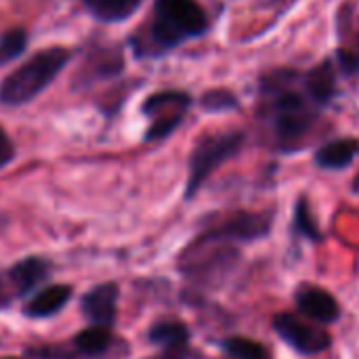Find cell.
<instances>
[{
	"label": "cell",
	"instance_id": "obj_1",
	"mask_svg": "<svg viewBox=\"0 0 359 359\" xmlns=\"http://www.w3.org/2000/svg\"><path fill=\"white\" fill-rule=\"evenodd\" d=\"M299 78V72L282 67L265 74L259 82L273 137L278 145L286 149H292L313 124L311 101L307 99V95L294 88V82Z\"/></svg>",
	"mask_w": 359,
	"mask_h": 359
},
{
	"label": "cell",
	"instance_id": "obj_2",
	"mask_svg": "<svg viewBox=\"0 0 359 359\" xmlns=\"http://www.w3.org/2000/svg\"><path fill=\"white\" fill-rule=\"evenodd\" d=\"M206 11L196 0H156L147 40L137 50L141 55H160L206 34Z\"/></svg>",
	"mask_w": 359,
	"mask_h": 359
},
{
	"label": "cell",
	"instance_id": "obj_3",
	"mask_svg": "<svg viewBox=\"0 0 359 359\" xmlns=\"http://www.w3.org/2000/svg\"><path fill=\"white\" fill-rule=\"evenodd\" d=\"M69 57V50L63 46H50L36 53L29 61H25L2 80L0 103L6 107H17L34 101L61 74Z\"/></svg>",
	"mask_w": 359,
	"mask_h": 359
},
{
	"label": "cell",
	"instance_id": "obj_4",
	"mask_svg": "<svg viewBox=\"0 0 359 359\" xmlns=\"http://www.w3.org/2000/svg\"><path fill=\"white\" fill-rule=\"evenodd\" d=\"M240 261V252L225 240L202 233L179 259V269L198 286H219L227 280Z\"/></svg>",
	"mask_w": 359,
	"mask_h": 359
},
{
	"label": "cell",
	"instance_id": "obj_5",
	"mask_svg": "<svg viewBox=\"0 0 359 359\" xmlns=\"http://www.w3.org/2000/svg\"><path fill=\"white\" fill-rule=\"evenodd\" d=\"M244 133L240 130H229V133H215L202 137L191 156H189V175H187V185H185V198L191 200L198 189L206 183V179L227 160L240 154L244 147Z\"/></svg>",
	"mask_w": 359,
	"mask_h": 359
},
{
	"label": "cell",
	"instance_id": "obj_6",
	"mask_svg": "<svg viewBox=\"0 0 359 359\" xmlns=\"http://www.w3.org/2000/svg\"><path fill=\"white\" fill-rule=\"evenodd\" d=\"M191 105V97L183 90H162L145 99L143 114L154 118L145 133V141H160L168 137L181 122Z\"/></svg>",
	"mask_w": 359,
	"mask_h": 359
},
{
	"label": "cell",
	"instance_id": "obj_7",
	"mask_svg": "<svg viewBox=\"0 0 359 359\" xmlns=\"http://www.w3.org/2000/svg\"><path fill=\"white\" fill-rule=\"evenodd\" d=\"M273 330L294 351L303 355H318L330 347V334L316 322H303L294 313H280L273 318Z\"/></svg>",
	"mask_w": 359,
	"mask_h": 359
},
{
	"label": "cell",
	"instance_id": "obj_8",
	"mask_svg": "<svg viewBox=\"0 0 359 359\" xmlns=\"http://www.w3.org/2000/svg\"><path fill=\"white\" fill-rule=\"evenodd\" d=\"M273 215L271 212H236L227 217L217 227L208 229L206 233L217 240H225L229 244L233 242H252L261 240L271 231Z\"/></svg>",
	"mask_w": 359,
	"mask_h": 359
},
{
	"label": "cell",
	"instance_id": "obj_9",
	"mask_svg": "<svg viewBox=\"0 0 359 359\" xmlns=\"http://www.w3.org/2000/svg\"><path fill=\"white\" fill-rule=\"evenodd\" d=\"M294 299H297L299 311L320 326L334 324L341 318V307H339L337 299L328 290H324L316 284L299 286L294 292Z\"/></svg>",
	"mask_w": 359,
	"mask_h": 359
},
{
	"label": "cell",
	"instance_id": "obj_10",
	"mask_svg": "<svg viewBox=\"0 0 359 359\" xmlns=\"http://www.w3.org/2000/svg\"><path fill=\"white\" fill-rule=\"evenodd\" d=\"M118 286L114 282L99 284L86 292L80 303L82 316L90 322V326L111 328L116 322V303H118Z\"/></svg>",
	"mask_w": 359,
	"mask_h": 359
},
{
	"label": "cell",
	"instance_id": "obj_11",
	"mask_svg": "<svg viewBox=\"0 0 359 359\" xmlns=\"http://www.w3.org/2000/svg\"><path fill=\"white\" fill-rule=\"evenodd\" d=\"M303 88L307 99L313 107H326L332 103V99L339 93L337 84V67L330 59L318 63L313 69H309L303 78Z\"/></svg>",
	"mask_w": 359,
	"mask_h": 359
},
{
	"label": "cell",
	"instance_id": "obj_12",
	"mask_svg": "<svg viewBox=\"0 0 359 359\" xmlns=\"http://www.w3.org/2000/svg\"><path fill=\"white\" fill-rule=\"evenodd\" d=\"M50 265L38 257H29L17 265H13L6 271V278L11 282V288L15 292V297H23L27 292H32L38 284H42L48 278Z\"/></svg>",
	"mask_w": 359,
	"mask_h": 359
},
{
	"label": "cell",
	"instance_id": "obj_13",
	"mask_svg": "<svg viewBox=\"0 0 359 359\" xmlns=\"http://www.w3.org/2000/svg\"><path fill=\"white\" fill-rule=\"evenodd\" d=\"M359 154L358 139H334L330 143H324L316 151V164L326 170H343L347 168Z\"/></svg>",
	"mask_w": 359,
	"mask_h": 359
},
{
	"label": "cell",
	"instance_id": "obj_14",
	"mask_svg": "<svg viewBox=\"0 0 359 359\" xmlns=\"http://www.w3.org/2000/svg\"><path fill=\"white\" fill-rule=\"evenodd\" d=\"M147 339L149 343L164 347V351L185 353L189 347V328L179 320H162L151 326Z\"/></svg>",
	"mask_w": 359,
	"mask_h": 359
},
{
	"label": "cell",
	"instance_id": "obj_15",
	"mask_svg": "<svg viewBox=\"0 0 359 359\" xmlns=\"http://www.w3.org/2000/svg\"><path fill=\"white\" fill-rule=\"evenodd\" d=\"M69 299H72V286H65V284L48 286L42 292H38L25 305L23 311L27 318H48V316L59 313Z\"/></svg>",
	"mask_w": 359,
	"mask_h": 359
},
{
	"label": "cell",
	"instance_id": "obj_16",
	"mask_svg": "<svg viewBox=\"0 0 359 359\" xmlns=\"http://www.w3.org/2000/svg\"><path fill=\"white\" fill-rule=\"evenodd\" d=\"M143 0H80V4L103 23L126 21L141 6Z\"/></svg>",
	"mask_w": 359,
	"mask_h": 359
},
{
	"label": "cell",
	"instance_id": "obj_17",
	"mask_svg": "<svg viewBox=\"0 0 359 359\" xmlns=\"http://www.w3.org/2000/svg\"><path fill=\"white\" fill-rule=\"evenodd\" d=\"M111 343H114L111 328L90 326L88 330H82L80 334H76V339L72 341V347L78 358H99L111 347Z\"/></svg>",
	"mask_w": 359,
	"mask_h": 359
},
{
	"label": "cell",
	"instance_id": "obj_18",
	"mask_svg": "<svg viewBox=\"0 0 359 359\" xmlns=\"http://www.w3.org/2000/svg\"><path fill=\"white\" fill-rule=\"evenodd\" d=\"M221 347L231 359H271L261 343L246 337H229L221 343Z\"/></svg>",
	"mask_w": 359,
	"mask_h": 359
},
{
	"label": "cell",
	"instance_id": "obj_19",
	"mask_svg": "<svg viewBox=\"0 0 359 359\" xmlns=\"http://www.w3.org/2000/svg\"><path fill=\"white\" fill-rule=\"evenodd\" d=\"M27 46V34L21 27H15L11 32H6L0 38V65H6L11 61H15Z\"/></svg>",
	"mask_w": 359,
	"mask_h": 359
},
{
	"label": "cell",
	"instance_id": "obj_20",
	"mask_svg": "<svg viewBox=\"0 0 359 359\" xmlns=\"http://www.w3.org/2000/svg\"><path fill=\"white\" fill-rule=\"evenodd\" d=\"M294 231L305 236L311 242H320L322 240V233H320V229H318V225H316V221L311 217V210H309L305 198H301L297 202V206H294Z\"/></svg>",
	"mask_w": 359,
	"mask_h": 359
},
{
	"label": "cell",
	"instance_id": "obj_21",
	"mask_svg": "<svg viewBox=\"0 0 359 359\" xmlns=\"http://www.w3.org/2000/svg\"><path fill=\"white\" fill-rule=\"evenodd\" d=\"M200 105H202V109L212 111V114L229 111V109L238 107V97L231 90H227V88H215V90H208V93L202 95Z\"/></svg>",
	"mask_w": 359,
	"mask_h": 359
},
{
	"label": "cell",
	"instance_id": "obj_22",
	"mask_svg": "<svg viewBox=\"0 0 359 359\" xmlns=\"http://www.w3.org/2000/svg\"><path fill=\"white\" fill-rule=\"evenodd\" d=\"M337 59H339V67H341L343 74H347V76H359V29L355 32L353 42L339 46Z\"/></svg>",
	"mask_w": 359,
	"mask_h": 359
},
{
	"label": "cell",
	"instance_id": "obj_23",
	"mask_svg": "<svg viewBox=\"0 0 359 359\" xmlns=\"http://www.w3.org/2000/svg\"><path fill=\"white\" fill-rule=\"evenodd\" d=\"M13 158H15L13 141L8 139V135H6V133H4V128L0 126V168H2V166H6Z\"/></svg>",
	"mask_w": 359,
	"mask_h": 359
},
{
	"label": "cell",
	"instance_id": "obj_24",
	"mask_svg": "<svg viewBox=\"0 0 359 359\" xmlns=\"http://www.w3.org/2000/svg\"><path fill=\"white\" fill-rule=\"evenodd\" d=\"M147 359H185V353H175V351H164L162 355H156V358Z\"/></svg>",
	"mask_w": 359,
	"mask_h": 359
},
{
	"label": "cell",
	"instance_id": "obj_25",
	"mask_svg": "<svg viewBox=\"0 0 359 359\" xmlns=\"http://www.w3.org/2000/svg\"><path fill=\"white\" fill-rule=\"evenodd\" d=\"M353 191H355V194H359V177L355 179V181H353Z\"/></svg>",
	"mask_w": 359,
	"mask_h": 359
},
{
	"label": "cell",
	"instance_id": "obj_26",
	"mask_svg": "<svg viewBox=\"0 0 359 359\" xmlns=\"http://www.w3.org/2000/svg\"><path fill=\"white\" fill-rule=\"evenodd\" d=\"M4 359H15V358H4Z\"/></svg>",
	"mask_w": 359,
	"mask_h": 359
}]
</instances>
